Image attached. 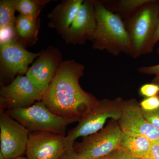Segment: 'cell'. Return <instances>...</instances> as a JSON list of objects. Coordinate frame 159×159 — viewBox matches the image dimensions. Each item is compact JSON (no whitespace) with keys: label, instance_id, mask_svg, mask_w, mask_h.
Masks as SVG:
<instances>
[{"label":"cell","instance_id":"1","mask_svg":"<svg viewBox=\"0 0 159 159\" xmlns=\"http://www.w3.org/2000/svg\"><path fill=\"white\" fill-rule=\"evenodd\" d=\"M84 70V66L74 60L62 61L41 100L51 112L80 119L97 104L99 100L80 85Z\"/></svg>","mask_w":159,"mask_h":159},{"label":"cell","instance_id":"2","mask_svg":"<svg viewBox=\"0 0 159 159\" xmlns=\"http://www.w3.org/2000/svg\"><path fill=\"white\" fill-rule=\"evenodd\" d=\"M94 2L97 27L92 40L93 49L106 50L115 56L122 53L131 56L130 37L122 18L109 10L102 1Z\"/></svg>","mask_w":159,"mask_h":159},{"label":"cell","instance_id":"3","mask_svg":"<svg viewBox=\"0 0 159 159\" xmlns=\"http://www.w3.org/2000/svg\"><path fill=\"white\" fill-rule=\"evenodd\" d=\"M123 101L121 97L99 100L93 108L80 119L77 126L65 136L66 149H73L75 141L80 137L88 136L101 130L109 118L118 122L121 118Z\"/></svg>","mask_w":159,"mask_h":159},{"label":"cell","instance_id":"4","mask_svg":"<svg viewBox=\"0 0 159 159\" xmlns=\"http://www.w3.org/2000/svg\"><path fill=\"white\" fill-rule=\"evenodd\" d=\"M159 16V1L150 0L125 20L131 44V57L145 54L156 30Z\"/></svg>","mask_w":159,"mask_h":159},{"label":"cell","instance_id":"5","mask_svg":"<svg viewBox=\"0 0 159 159\" xmlns=\"http://www.w3.org/2000/svg\"><path fill=\"white\" fill-rule=\"evenodd\" d=\"M31 132H48L65 135L68 125L80 119L62 118L51 112L41 101L26 108L5 111Z\"/></svg>","mask_w":159,"mask_h":159},{"label":"cell","instance_id":"6","mask_svg":"<svg viewBox=\"0 0 159 159\" xmlns=\"http://www.w3.org/2000/svg\"><path fill=\"white\" fill-rule=\"evenodd\" d=\"M123 132L118 121L111 119L104 128L74 143L76 153L85 159H101L119 148Z\"/></svg>","mask_w":159,"mask_h":159},{"label":"cell","instance_id":"7","mask_svg":"<svg viewBox=\"0 0 159 159\" xmlns=\"http://www.w3.org/2000/svg\"><path fill=\"white\" fill-rule=\"evenodd\" d=\"M40 52L27 51L15 40L0 45V80L1 85L12 82L16 75L27 73L29 66L36 59Z\"/></svg>","mask_w":159,"mask_h":159},{"label":"cell","instance_id":"8","mask_svg":"<svg viewBox=\"0 0 159 159\" xmlns=\"http://www.w3.org/2000/svg\"><path fill=\"white\" fill-rule=\"evenodd\" d=\"M43 94L27 76L18 75L8 85H1L0 109L9 111L26 108L41 101Z\"/></svg>","mask_w":159,"mask_h":159},{"label":"cell","instance_id":"9","mask_svg":"<svg viewBox=\"0 0 159 159\" xmlns=\"http://www.w3.org/2000/svg\"><path fill=\"white\" fill-rule=\"evenodd\" d=\"M0 152L5 159L25 153L30 132L2 109H0Z\"/></svg>","mask_w":159,"mask_h":159},{"label":"cell","instance_id":"10","mask_svg":"<svg viewBox=\"0 0 159 159\" xmlns=\"http://www.w3.org/2000/svg\"><path fill=\"white\" fill-rule=\"evenodd\" d=\"M62 57L58 49L48 47L40 52L39 56L28 70L26 76L43 95L62 62Z\"/></svg>","mask_w":159,"mask_h":159},{"label":"cell","instance_id":"11","mask_svg":"<svg viewBox=\"0 0 159 159\" xmlns=\"http://www.w3.org/2000/svg\"><path fill=\"white\" fill-rule=\"evenodd\" d=\"M96 27L94 0H85L71 25L61 37L68 44L84 45L87 40L92 41Z\"/></svg>","mask_w":159,"mask_h":159},{"label":"cell","instance_id":"12","mask_svg":"<svg viewBox=\"0 0 159 159\" xmlns=\"http://www.w3.org/2000/svg\"><path fill=\"white\" fill-rule=\"evenodd\" d=\"M64 135L48 132L29 134L25 154L28 159H59L66 148Z\"/></svg>","mask_w":159,"mask_h":159},{"label":"cell","instance_id":"13","mask_svg":"<svg viewBox=\"0 0 159 159\" xmlns=\"http://www.w3.org/2000/svg\"><path fill=\"white\" fill-rule=\"evenodd\" d=\"M118 123L123 132L142 135L151 142L159 141V129L146 120L140 103L135 99L123 100Z\"/></svg>","mask_w":159,"mask_h":159},{"label":"cell","instance_id":"14","mask_svg":"<svg viewBox=\"0 0 159 159\" xmlns=\"http://www.w3.org/2000/svg\"><path fill=\"white\" fill-rule=\"evenodd\" d=\"M84 0H63L48 15L49 27L62 35L67 31L78 13Z\"/></svg>","mask_w":159,"mask_h":159},{"label":"cell","instance_id":"15","mask_svg":"<svg viewBox=\"0 0 159 159\" xmlns=\"http://www.w3.org/2000/svg\"><path fill=\"white\" fill-rule=\"evenodd\" d=\"M40 26L39 18L33 20L19 15L16 16L15 25V40L25 48L32 47L38 40Z\"/></svg>","mask_w":159,"mask_h":159},{"label":"cell","instance_id":"16","mask_svg":"<svg viewBox=\"0 0 159 159\" xmlns=\"http://www.w3.org/2000/svg\"><path fill=\"white\" fill-rule=\"evenodd\" d=\"M151 144L144 136L125 132L122 134L119 148L129 155L142 159L148 152Z\"/></svg>","mask_w":159,"mask_h":159},{"label":"cell","instance_id":"17","mask_svg":"<svg viewBox=\"0 0 159 159\" xmlns=\"http://www.w3.org/2000/svg\"><path fill=\"white\" fill-rule=\"evenodd\" d=\"M49 0H15L16 11L22 16L36 20Z\"/></svg>","mask_w":159,"mask_h":159},{"label":"cell","instance_id":"18","mask_svg":"<svg viewBox=\"0 0 159 159\" xmlns=\"http://www.w3.org/2000/svg\"><path fill=\"white\" fill-rule=\"evenodd\" d=\"M150 0H119L112 1V7L107 8L112 12L127 20Z\"/></svg>","mask_w":159,"mask_h":159},{"label":"cell","instance_id":"19","mask_svg":"<svg viewBox=\"0 0 159 159\" xmlns=\"http://www.w3.org/2000/svg\"><path fill=\"white\" fill-rule=\"evenodd\" d=\"M16 11L15 0L0 1V29L15 27Z\"/></svg>","mask_w":159,"mask_h":159},{"label":"cell","instance_id":"20","mask_svg":"<svg viewBox=\"0 0 159 159\" xmlns=\"http://www.w3.org/2000/svg\"><path fill=\"white\" fill-rule=\"evenodd\" d=\"M142 111L151 112L159 108V94L154 97L145 98L140 102Z\"/></svg>","mask_w":159,"mask_h":159},{"label":"cell","instance_id":"21","mask_svg":"<svg viewBox=\"0 0 159 159\" xmlns=\"http://www.w3.org/2000/svg\"><path fill=\"white\" fill-rule=\"evenodd\" d=\"M139 93L145 98L156 96L159 94V86L152 82L143 84L140 87Z\"/></svg>","mask_w":159,"mask_h":159},{"label":"cell","instance_id":"22","mask_svg":"<svg viewBox=\"0 0 159 159\" xmlns=\"http://www.w3.org/2000/svg\"><path fill=\"white\" fill-rule=\"evenodd\" d=\"M15 39V27L0 29V45L9 42Z\"/></svg>","mask_w":159,"mask_h":159},{"label":"cell","instance_id":"23","mask_svg":"<svg viewBox=\"0 0 159 159\" xmlns=\"http://www.w3.org/2000/svg\"><path fill=\"white\" fill-rule=\"evenodd\" d=\"M101 159H142L139 158L135 157L127 154L125 152L117 148L114 150L108 155Z\"/></svg>","mask_w":159,"mask_h":159},{"label":"cell","instance_id":"24","mask_svg":"<svg viewBox=\"0 0 159 159\" xmlns=\"http://www.w3.org/2000/svg\"><path fill=\"white\" fill-rule=\"evenodd\" d=\"M142 111L146 120L159 129V108L153 111Z\"/></svg>","mask_w":159,"mask_h":159},{"label":"cell","instance_id":"25","mask_svg":"<svg viewBox=\"0 0 159 159\" xmlns=\"http://www.w3.org/2000/svg\"><path fill=\"white\" fill-rule=\"evenodd\" d=\"M142 159H159V141L152 142L148 152Z\"/></svg>","mask_w":159,"mask_h":159},{"label":"cell","instance_id":"26","mask_svg":"<svg viewBox=\"0 0 159 159\" xmlns=\"http://www.w3.org/2000/svg\"><path fill=\"white\" fill-rule=\"evenodd\" d=\"M137 70L141 74L156 76L159 74V64L148 66L141 67L137 68Z\"/></svg>","mask_w":159,"mask_h":159},{"label":"cell","instance_id":"27","mask_svg":"<svg viewBox=\"0 0 159 159\" xmlns=\"http://www.w3.org/2000/svg\"><path fill=\"white\" fill-rule=\"evenodd\" d=\"M159 41V16L158 21L157 25L156 30L154 34L152 39L151 40L148 48L145 51V54H149L152 53L153 51V48L157 43Z\"/></svg>","mask_w":159,"mask_h":159},{"label":"cell","instance_id":"28","mask_svg":"<svg viewBox=\"0 0 159 159\" xmlns=\"http://www.w3.org/2000/svg\"><path fill=\"white\" fill-rule=\"evenodd\" d=\"M59 159H85L83 158L78 155L74 148L71 149H66Z\"/></svg>","mask_w":159,"mask_h":159},{"label":"cell","instance_id":"29","mask_svg":"<svg viewBox=\"0 0 159 159\" xmlns=\"http://www.w3.org/2000/svg\"><path fill=\"white\" fill-rule=\"evenodd\" d=\"M152 82L156 84H157V85L159 86V74L155 76V77L152 80Z\"/></svg>","mask_w":159,"mask_h":159},{"label":"cell","instance_id":"30","mask_svg":"<svg viewBox=\"0 0 159 159\" xmlns=\"http://www.w3.org/2000/svg\"><path fill=\"white\" fill-rule=\"evenodd\" d=\"M11 159H28L27 157L23 156L18 157L15 158Z\"/></svg>","mask_w":159,"mask_h":159},{"label":"cell","instance_id":"31","mask_svg":"<svg viewBox=\"0 0 159 159\" xmlns=\"http://www.w3.org/2000/svg\"><path fill=\"white\" fill-rule=\"evenodd\" d=\"M0 159H5L3 155L2 154V153H1V152H0Z\"/></svg>","mask_w":159,"mask_h":159},{"label":"cell","instance_id":"32","mask_svg":"<svg viewBox=\"0 0 159 159\" xmlns=\"http://www.w3.org/2000/svg\"><path fill=\"white\" fill-rule=\"evenodd\" d=\"M157 53L158 55H159V48L157 50Z\"/></svg>","mask_w":159,"mask_h":159}]
</instances>
